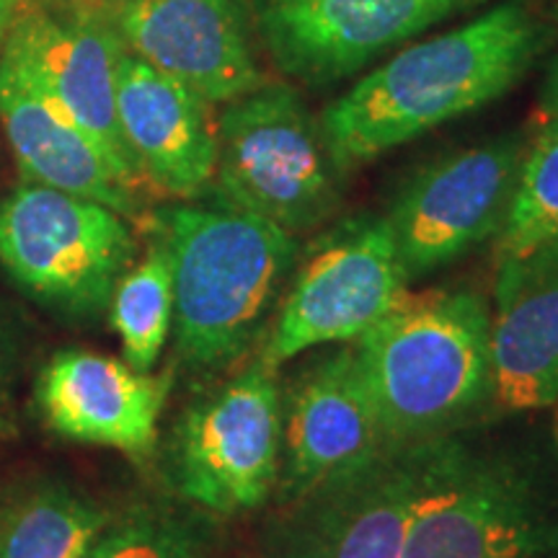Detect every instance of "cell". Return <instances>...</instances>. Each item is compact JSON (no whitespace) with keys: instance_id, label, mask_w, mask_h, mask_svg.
I'll list each match as a JSON object with an SVG mask.
<instances>
[{"instance_id":"6da1fadb","label":"cell","mask_w":558,"mask_h":558,"mask_svg":"<svg viewBox=\"0 0 558 558\" xmlns=\"http://www.w3.org/2000/svg\"><path fill=\"white\" fill-rule=\"evenodd\" d=\"M548 39V26L527 5L509 0L393 54L320 114V132L337 171L360 169L499 99L533 68Z\"/></svg>"},{"instance_id":"7a4b0ae2","label":"cell","mask_w":558,"mask_h":558,"mask_svg":"<svg viewBox=\"0 0 558 558\" xmlns=\"http://www.w3.org/2000/svg\"><path fill=\"white\" fill-rule=\"evenodd\" d=\"M352 347L383 429L399 442L450 435L494 399L492 308L476 290H403Z\"/></svg>"},{"instance_id":"3957f363","label":"cell","mask_w":558,"mask_h":558,"mask_svg":"<svg viewBox=\"0 0 558 558\" xmlns=\"http://www.w3.org/2000/svg\"><path fill=\"white\" fill-rule=\"evenodd\" d=\"M150 235L171 262L179 357L194 369L239 360L295 267L292 233L222 202H179L153 215Z\"/></svg>"},{"instance_id":"277c9868","label":"cell","mask_w":558,"mask_h":558,"mask_svg":"<svg viewBox=\"0 0 558 558\" xmlns=\"http://www.w3.org/2000/svg\"><path fill=\"white\" fill-rule=\"evenodd\" d=\"M558 520L533 463L450 435L429 439L401 558H541Z\"/></svg>"},{"instance_id":"5b68a950","label":"cell","mask_w":558,"mask_h":558,"mask_svg":"<svg viewBox=\"0 0 558 558\" xmlns=\"http://www.w3.org/2000/svg\"><path fill=\"white\" fill-rule=\"evenodd\" d=\"M337 177L320 122L290 86L262 83L218 114L215 202L305 233L337 213Z\"/></svg>"},{"instance_id":"8992f818","label":"cell","mask_w":558,"mask_h":558,"mask_svg":"<svg viewBox=\"0 0 558 558\" xmlns=\"http://www.w3.org/2000/svg\"><path fill=\"white\" fill-rule=\"evenodd\" d=\"M135 256L124 215L101 202L32 181L0 199V267L62 316L86 320L107 311Z\"/></svg>"},{"instance_id":"52a82bcc","label":"cell","mask_w":558,"mask_h":558,"mask_svg":"<svg viewBox=\"0 0 558 558\" xmlns=\"http://www.w3.org/2000/svg\"><path fill=\"white\" fill-rule=\"evenodd\" d=\"M282 452V388L259 360L199 396L171 429L166 469L184 499L220 514L262 507L271 497Z\"/></svg>"},{"instance_id":"ba28073f","label":"cell","mask_w":558,"mask_h":558,"mask_svg":"<svg viewBox=\"0 0 558 558\" xmlns=\"http://www.w3.org/2000/svg\"><path fill=\"white\" fill-rule=\"evenodd\" d=\"M429 439H390L378 452L277 501L264 558H401Z\"/></svg>"},{"instance_id":"9c48e42d","label":"cell","mask_w":558,"mask_h":558,"mask_svg":"<svg viewBox=\"0 0 558 558\" xmlns=\"http://www.w3.org/2000/svg\"><path fill=\"white\" fill-rule=\"evenodd\" d=\"M407 284L388 218L341 220L300 259L262 360L277 369L313 347L354 341Z\"/></svg>"},{"instance_id":"30bf717a","label":"cell","mask_w":558,"mask_h":558,"mask_svg":"<svg viewBox=\"0 0 558 558\" xmlns=\"http://www.w3.org/2000/svg\"><path fill=\"white\" fill-rule=\"evenodd\" d=\"M525 135L509 132L414 173L386 215L407 282L497 239L518 190Z\"/></svg>"},{"instance_id":"8fae6325","label":"cell","mask_w":558,"mask_h":558,"mask_svg":"<svg viewBox=\"0 0 558 558\" xmlns=\"http://www.w3.org/2000/svg\"><path fill=\"white\" fill-rule=\"evenodd\" d=\"M124 45L104 5L24 0L3 41V58L73 117L101 148L140 181L117 120V65Z\"/></svg>"},{"instance_id":"7c38bea8","label":"cell","mask_w":558,"mask_h":558,"mask_svg":"<svg viewBox=\"0 0 558 558\" xmlns=\"http://www.w3.org/2000/svg\"><path fill=\"white\" fill-rule=\"evenodd\" d=\"M481 3L486 0H251V13L275 65L324 86Z\"/></svg>"},{"instance_id":"4fadbf2b","label":"cell","mask_w":558,"mask_h":558,"mask_svg":"<svg viewBox=\"0 0 558 558\" xmlns=\"http://www.w3.org/2000/svg\"><path fill=\"white\" fill-rule=\"evenodd\" d=\"M104 11L124 50L209 104H228L264 83L251 0H111Z\"/></svg>"},{"instance_id":"5bb4252c","label":"cell","mask_w":558,"mask_h":558,"mask_svg":"<svg viewBox=\"0 0 558 558\" xmlns=\"http://www.w3.org/2000/svg\"><path fill=\"white\" fill-rule=\"evenodd\" d=\"M390 437L362 380L354 347L305 362L282 390V452L277 501L295 497L378 452Z\"/></svg>"},{"instance_id":"9a60e30c","label":"cell","mask_w":558,"mask_h":558,"mask_svg":"<svg viewBox=\"0 0 558 558\" xmlns=\"http://www.w3.org/2000/svg\"><path fill=\"white\" fill-rule=\"evenodd\" d=\"M215 104L130 50L117 65V120L135 169L160 192L194 199L218 166Z\"/></svg>"},{"instance_id":"2e32d148","label":"cell","mask_w":558,"mask_h":558,"mask_svg":"<svg viewBox=\"0 0 558 558\" xmlns=\"http://www.w3.org/2000/svg\"><path fill=\"white\" fill-rule=\"evenodd\" d=\"M492 365L501 409L558 403V233L497 259Z\"/></svg>"},{"instance_id":"e0dca14e","label":"cell","mask_w":558,"mask_h":558,"mask_svg":"<svg viewBox=\"0 0 558 558\" xmlns=\"http://www.w3.org/2000/svg\"><path fill=\"white\" fill-rule=\"evenodd\" d=\"M166 393L169 380L90 349H60L37 383L41 416L58 435L130 456L156 442Z\"/></svg>"},{"instance_id":"ac0fdd59","label":"cell","mask_w":558,"mask_h":558,"mask_svg":"<svg viewBox=\"0 0 558 558\" xmlns=\"http://www.w3.org/2000/svg\"><path fill=\"white\" fill-rule=\"evenodd\" d=\"M0 124L24 181L101 202L130 218L137 181L73 117L0 58Z\"/></svg>"},{"instance_id":"d6986e66","label":"cell","mask_w":558,"mask_h":558,"mask_svg":"<svg viewBox=\"0 0 558 558\" xmlns=\"http://www.w3.org/2000/svg\"><path fill=\"white\" fill-rule=\"evenodd\" d=\"M111 522L65 484H41L0 520V558H86Z\"/></svg>"},{"instance_id":"ffe728a7","label":"cell","mask_w":558,"mask_h":558,"mask_svg":"<svg viewBox=\"0 0 558 558\" xmlns=\"http://www.w3.org/2000/svg\"><path fill=\"white\" fill-rule=\"evenodd\" d=\"M109 311L111 326L122 339L124 362L140 373H150L173 326L171 262L158 239L150 235L145 259L132 264L120 279Z\"/></svg>"},{"instance_id":"44dd1931","label":"cell","mask_w":558,"mask_h":558,"mask_svg":"<svg viewBox=\"0 0 558 558\" xmlns=\"http://www.w3.org/2000/svg\"><path fill=\"white\" fill-rule=\"evenodd\" d=\"M558 233V117L546 120L541 135L525 150L518 190L505 228L497 235L499 256L522 254Z\"/></svg>"},{"instance_id":"7402d4cb","label":"cell","mask_w":558,"mask_h":558,"mask_svg":"<svg viewBox=\"0 0 558 558\" xmlns=\"http://www.w3.org/2000/svg\"><path fill=\"white\" fill-rule=\"evenodd\" d=\"M86 558H205L199 535L156 507H135L109 522Z\"/></svg>"},{"instance_id":"603a6c76","label":"cell","mask_w":558,"mask_h":558,"mask_svg":"<svg viewBox=\"0 0 558 558\" xmlns=\"http://www.w3.org/2000/svg\"><path fill=\"white\" fill-rule=\"evenodd\" d=\"M19 369V349L11 331L0 320V437H9L16 429L13 422V383Z\"/></svg>"},{"instance_id":"cb8c5ba5","label":"cell","mask_w":558,"mask_h":558,"mask_svg":"<svg viewBox=\"0 0 558 558\" xmlns=\"http://www.w3.org/2000/svg\"><path fill=\"white\" fill-rule=\"evenodd\" d=\"M541 114L546 117V120H554V117H558V58L554 60V65H550V70H548L546 83H543Z\"/></svg>"},{"instance_id":"d4e9b609","label":"cell","mask_w":558,"mask_h":558,"mask_svg":"<svg viewBox=\"0 0 558 558\" xmlns=\"http://www.w3.org/2000/svg\"><path fill=\"white\" fill-rule=\"evenodd\" d=\"M21 3H24V0H0V52H3V41L9 37L11 21L21 9Z\"/></svg>"},{"instance_id":"484cf974","label":"cell","mask_w":558,"mask_h":558,"mask_svg":"<svg viewBox=\"0 0 558 558\" xmlns=\"http://www.w3.org/2000/svg\"><path fill=\"white\" fill-rule=\"evenodd\" d=\"M96 3H101V5H104V3H111V0H96Z\"/></svg>"}]
</instances>
